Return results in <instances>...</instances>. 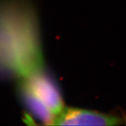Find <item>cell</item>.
<instances>
[{
  "label": "cell",
  "instance_id": "277c9868",
  "mask_svg": "<svg viewBox=\"0 0 126 126\" xmlns=\"http://www.w3.org/2000/svg\"><path fill=\"white\" fill-rule=\"evenodd\" d=\"M18 94L24 107L27 109V120L33 122L34 118L44 124L53 125L55 116L45 104L20 83L18 85Z\"/></svg>",
  "mask_w": 126,
  "mask_h": 126
},
{
  "label": "cell",
  "instance_id": "3957f363",
  "mask_svg": "<svg viewBox=\"0 0 126 126\" xmlns=\"http://www.w3.org/2000/svg\"><path fill=\"white\" fill-rule=\"evenodd\" d=\"M122 120L117 116L76 108H64L55 118L58 126H117Z\"/></svg>",
  "mask_w": 126,
  "mask_h": 126
},
{
  "label": "cell",
  "instance_id": "7a4b0ae2",
  "mask_svg": "<svg viewBox=\"0 0 126 126\" xmlns=\"http://www.w3.org/2000/svg\"><path fill=\"white\" fill-rule=\"evenodd\" d=\"M49 109L56 116L64 109L58 87L44 69L23 77L20 83Z\"/></svg>",
  "mask_w": 126,
  "mask_h": 126
},
{
  "label": "cell",
  "instance_id": "6da1fadb",
  "mask_svg": "<svg viewBox=\"0 0 126 126\" xmlns=\"http://www.w3.org/2000/svg\"><path fill=\"white\" fill-rule=\"evenodd\" d=\"M44 69L36 15L25 0H0V77Z\"/></svg>",
  "mask_w": 126,
  "mask_h": 126
}]
</instances>
